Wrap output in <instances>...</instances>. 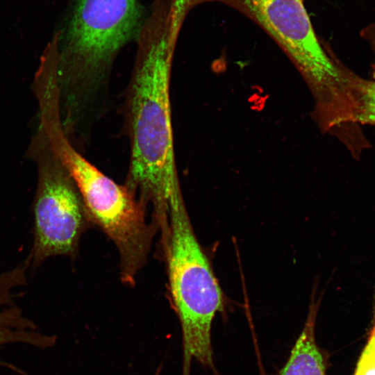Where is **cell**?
<instances>
[{"label":"cell","instance_id":"obj_1","mask_svg":"<svg viewBox=\"0 0 375 375\" xmlns=\"http://www.w3.org/2000/svg\"><path fill=\"white\" fill-rule=\"evenodd\" d=\"M179 34L173 28L172 0H153L135 40L137 47L122 113L130 148L125 185L155 219L165 221L172 187L179 183L174 140L170 83Z\"/></svg>","mask_w":375,"mask_h":375},{"label":"cell","instance_id":"obj_2","mask_svg":"<svg viewBox=\"0 0 375 375\" xmlns=\"http://www.w3.org/2000/svg\"><path fill=\"white\" fill-rule=\"evenodd\" d=\"M144 19L140 0H76L57 31L62 92L88 101L106 96L114 62L135 41Z\"/></svg>","mask_w":375,"mask_h":375},{"label":"cell","instance_id":"obj_3","mask_svg":"<svg viewBox=\"0 0 375 375\" xmlns=\"http://www.w3.org/2000/svg\"><path fill=\"white\" fill-rule=\"evenodd\" d=\"M168 203L169 231L164 244L169 287L182 331V375H190L192 358L215 369L212 323L224 310L225 298L192 228L179 183L172 188Z\"/></svg>","mask_w":375,"mask_h":375},{"label":"cell","instance_id":"obj_4","mask_svg":"<svg viewBox=\"0 0 375 375\" xmlns=\"http://www.w3.org/2000/svg\"><path fill=\"white\" fill-rule=\"evenodd\" d=\"M48 140L76 183L92 222L117 247L122 281L133 285L156 231V225L147 221L146 206L125 185L117 184L90 163L62 127L52 128Z\"/></svg>","mask_w":375,"mask_h":375},{"label":"cell","instance_id":"obj_5","mask_svg":"<svg viewBox=\"0 0 375 375\" xmlns=\"http://www.w3.org/2000/svg\"><path fill=\"white\" fill-rule=\"evenodd\" d=\"M28 154L38 172L30 253L33 271L50 256L74 258L81 237L92 221L76 183L39 125Z\"/></svg>","mask_w":375,"mask_h":375},{"label":"cell","instance_id":"obj_6","mask_svg":"<svg viewBox=\"0 0 375 375\" xmlns=\"http://www.w3.org/2000/svg\"><path fill=\"white\" fill-rule=\"evenodd\" d=\"M225 4L262 28L284 51L312 96L331 92L342 76L341 62L317 37L303 0H203Z\"/></svg>","mask_w":375,"mask_h":375},{"label":"cell","instance_id":"obj_7","mask_svg":"<svg viewBox=\"0 0 375 375\" xmlns=\"http://www.w3.org/2000/svg\"><path fill=\"white\" fill-rule=\"evenodd\" d=\"M31 263V256L12 270L0 274V346L11 343H23L45 349L56 342V336L44 335L37 331V326L26 317L17 305L16 288L26 284V273ZM0 365L22 375L21 369L0 360Z\"/></svg>","mask_w":375,"mask_h":375},{"label":"cell","instance_id":"obj_8","mask_svg":"<svg viewBox=\"0 0 375 375\" xmlns=\"http://www.w3.org/2000/svg\"><path fill=\"white\" fill-rule=\"evenodd\" d=\"M360 35L375 53V19L360 30ZM347 125L353 134L358 135H362L361 126H375V80L353 74L349 89Z\"/></svg>","mask_w":375,"mask_h":375},{"label":"cell","instance_id":"obj_9","mask_svg":"<svg viewBox=\"0 0 375 375\" xmlns=\"http://www.w3.org/2000/svg\"><path fill=\"white\" fill-rule=\"evenodd\" d=\"M319 305L312 298L303 328L278 375H325L324 357L315 336Z\"/></svg>","mask_w":375,"mask_h":375},{"label":"cell","instance_id":"obj_10","mask_svg":"<svg viewBox=\"0 0 375 375\" xmlns=\"http://www.w3.org/2000/svg\"><path fill=\"white\" fill-rule=\"evenodd\" d=\"M353 375H375V306L373 325Z\"/></svg>","mask_w":375,"mask_h":375},{"label":"cell","instance_id":"obj_11","mask_svg":"<svg viewBox=\"0 0 375 375\" xmlns=\"http://www.w3.org/2000/svg\"><path fill=\"white\" fill-rule=\"evenodd\" d=\"M203 0H172V16L173 28L180 34L185 19L189 12Z\"/></svg>","mask_w":375,"mask_h":375},{"label":"cell","instance_id":"obj_12","mask_svg":"<svg viewBox=\"0 0 375 375\" xmlns=\"http://www.w3.org/2000/svg\"><path fill=\"white\" fill-rule=\"evenodd\" d=\"M161 370H162V365H160L158 367V369H157V370H156V373H155L154 375H159L160 373V372H161Z\"/></svg>","mask_w":375,"mask_h":375}]
</instances>
